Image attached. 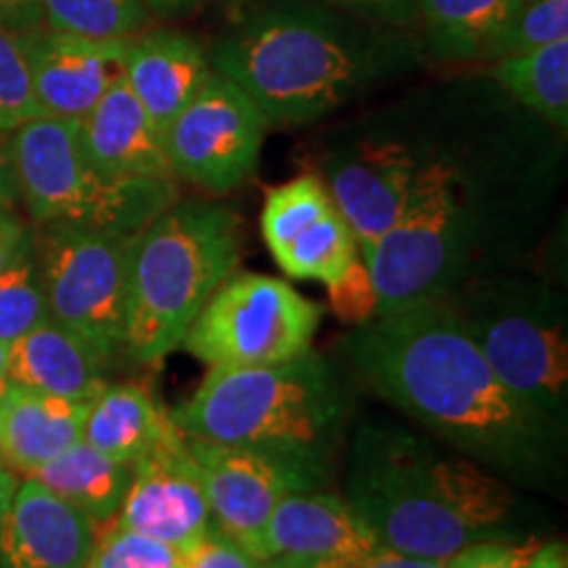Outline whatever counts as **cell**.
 <instances>
[{
	"label": "cell",
	"instance_id": "obj_40",
	"mask_svg": "<svg viewBox=\"0 0 568 568\" xmlns=\"http://www.w3.org/2000/svg\"><path fill=\"white\" fill-rule=\"evenodd\" d=\"M524 568H568V556L564 542H548L539 545V548L531 552Z\"/></svg>",
	"mask_w": 568,
	"mask_h": 568
},
{
	"label": "cell",
	"instance_id": "obj_7",
	"mask_svg": "<svg viewBox=\"0 0 568 568\" xmlns=\"http://www.w3.org/2000/svg\"><path fill=\"white\" fill-rule=\"evenodd\" d=\"M453 314L524 406L568 432V316L548 282L516 268L481 274L445 297Z\"/></svg>",
	"mask_w": 568,
	"mask_h": 568
},
{
	"label": "cell",
	"instance_id": "obj_32",
	"mask_svg": "<svg viewBox=\"0 0 568 568\" xmlns=\"http://www.w3.org/2000/svg\"><path fill=\"white\" fill-rule=\"evenodd\" d=\"M180 568H261V560L240 548L219 527H211L180 552Z\"/></svg>",
	"mask_w": 568,
	"mask_h": 568
},
{
	"label": "cell",
	"instance_id": "obj_14",
	"mask_svg": "<svg viewBox=\"0 0 568 568\" xmlns=\"http://www.w3.org/2000/svg\"><path fill=\"white\" fill-rule=\"evenodd\" d=\"M264 243L290 280H314L337 287L361 261L351 226L316 174L268 190L261 209Z\"/></svg>",
	"mask_w": 568,
	"mask_h": 568
},
{
	"label": "cell",
	"instance_id": "obj_1",
	"mask_svg": "<svg viewBox=\"0 0 568 568\" xmlns=\"http://www.w3.org/2000/svg\"><path fill=\"white\" fill-rule=\"evenodd\" d=\"M343 353L374 395L510 487L564 485L566 435L497 379L445 297L353 326Z\"/></svg>",
	"mask_w": 568,
	"mask_h": 568
},
{
	"label": "cell",
	"instance_id": "obj_4",
	"mask_svg": "<svg viewBox=\"0 0 568 568\" xmlns=\"http://www.w3.org/2000/svg\"><path fill=\"white\" fill-rule=\"evenodd\" d=\"M506 479L389 418H366L347 445L345 500L387 548L447 560L493 539L514 510Z\"/></svg>",
	"mask_w": 568,
	"mask_h": 568
},
{
	"label": "cell",
	"instance_id": "obj_23",
	"mask_svg": "<svg viewBox=\"0 0 568 568\" xmlns=\"http://www.w3.org/2000/svg\"><path fill=\"white\" fill-rule=\"evenodd\" d=\"M172 414L138 385H105L88 406L82 439L113 460L134 466L172 429Z\"/></svg>",
	"mask_w": 568,
	"mask_h": 568
},
{
	"label": "cell",
	"instance_id": "obj_39",
	"mask_svg": "<svg viewBox=\"0 0 568 568\" xmlns=\"http://www.w3.org/2000/svg\"><path fill=\"white\" fill-rule=\"evenodd\" d=\"M19 190L17 176H13L11 153H9V134H0V209H17Z\"/></svg>",
	"mask_w": 568,
	"mask_h": 568
},
{
	"label": "cell",
	"instance_id": "obj_34",
	"mask_svg": "<svg viewBox=\"0 0 568 568\" xmlns=\"http://www.w3.org/2000/svg\"><path fill=\"white\" fill-rule=\"evenodd\" d=\"M329 297L335 314L347 324L358 326L376 316V295L364 261H358V264L353 266V272L347 274L337 287L329 290Z\"/></svg>",
	"mask_w": 568,
	"mask_h": 568
},
{
	"label": "cell",
	"instance_id": "obj_36",
	"mask_svg": "<svg viewBox=\"0 0 568 568\" xmlns=\"http://www.w3.org/2000/svg\"><path fill=\"white\" fill-rule=\"evenodd\" d=\"M34 251V232L17 209H0V274Z\"/></svg>",
	"mask_w": 568,
	"mask_h": 568
},
{
	"label": "cell",
	"instance_id": "obj_20",
	"mask_svg": "<svg viewBox=\"0 0 568 568\" xmlns=\"http://www.w3.org/2000/svg\"><path fill=\"white\" fill-rule=\"evenodd\" d=\"M80 138L98 169L122 180H176L163 134L124 80H116L80 122Z\"/></svg>",
	"mask_w": 568,
	"mask_h": 568
},
{
	"label": "cell",
	"instance_id": "obj_9",
	"mask_svg": "<svg viewBox=\"0 0 568 568\" xmlns=\"http://www.w3.org/2000/svg\"><path fill=\"white\" fill-rule=\"evenodd\" d=\"M132 234L71 224L34 232L48 318L82 337L109 364L124 353L126 266Z\"/></svg>",
	"mask_w": 568,
	"mask_h": 568
},
{
	"label": "cell",
	"instance_id": "obj_15",
	"mask_svg": "<svg viewBox=\"0 0 568 568\" xmlns=\"http://www.w3.org/2000/svg\"><path fill=\"white\" fill-rule=\"evenodd\" d=\"M113 521L180 552L213 527L201 471L176 424L132 466V481Z\"/></svg>",
	"mask_w": 568,
	"mask_h": 568
},
{
	"label": "cell",
	"instance_id": "obj_13",
	"mask_svg": "<svg viewBox=\"0 0 568 568\" xmlns=\"http://www.w3.org/2000/svg\"><path fill=\"white\" fill-rule=\"evenodd\" d=\"M187 437V435H184ZM209 500L213 527L261 564L268 560L266 529L274 508L295 489H314L287 460L245 445L187 437Z\"/></svg>",
	"mask_w": 568,
	"mask_h": 568
},
{
	"label": "cell",
	"instance_id": "obj_41",
	"mask_svg": "<svg viewBox=\"0 0 568 568\" xmlns=\"http://www.w3.org/2000/svg\"><path fill=\"white\" fill-rule=\"evenodd\" d=\"M142 3L155 17H184V13L195 11L201 0H142Z\"/></svg>",
	"mask_w": 568,
	"mask_h": 568
},
{
	"label": "cell",
	"instance_id": "obj_46",
	"mask_svg": "<svg viewBox=\"0 0 568 568\" xmlns=\"http://www.w3.org/2000/svg\"><path fill=\"white\" fill-rule=\"evenodd\" d=\"M224 3H226V6H234V9H240V6H245L247 0H224Z\"/></svg>",
	"mask_w": 568,
	"mask_h": 568
},
{
	"label": "cell",
	"instance_id": "obj_5",
	"mask_svg": "<svg viewBox=\"0 0 568 568\" xmlns=\"http://www.w3.org/2000/svg\"><path fill=\"white\" fill-rule=\"evenodd\" d=\"M169 414L182 435L266 450L316 487L343 445L351 393L332 361L311 347L284 364L209 368Z\"/></svg>",
	"mask_w": 568,
	"mask_h": 568
},
{
	"label": "cell",
	"instance_id": "obj_33",
	"mask_svg": "<svg viewBox=\"0 0 568 568\" xmlns=\"http://www.w3.org/2000/svg\"><path fill=\"white\" fill-rule=\"evenodd\" d=\"M539 542H503V539H481L445 560V568H524Z\"/></svg>",
	"mask_w": 568,
	"mask_h": 568
},
{
	"label": "cell",
	"instance_id": "obj_3",
	"mask_svg": "<svg viewBox=\"0 0 568 568\" xmlns=\"http://www.w3.org/2000/svg\"><path fill=\"white\" fill-rule=\"evenodd\" d=\"M403 32L324 3L268 0L240 6L209 55L268 124H314L410 67Z\"/></svg>",
	"mask_w": 568,
	"mask_h": 568
},
{
	"label": "cell",
	"instance_id": "obj_18",
	"mask_svg": "<svg viewBox=\"0 0 568 568\" xmlns=\"http://www.w3.org/2000/svg\"><path fill=\"white\" fill-rule=\"evenodd\" d=\"M379 545L368 524L343 495L314 489L284 495L266 529L268 558H343L358 564Z\"/></svg>",
	"mask_w": 568,
	"mask_h": 568
},
{
	"label": "cell",
	"instance_id": "obj_19",
	"mask_svg": "<svg viewBox=\"0 0 568 568\" xmlns=\"http://www.w3.org/2000/svg\"><path fill=\"white\" fill-rule=\"evenodd\" d=\"M211 74L209 51L187 32H140L126 45L122 80L161 134L203 90Z\"/></svg>",
	"mask_w": 568,
	"mask_h": 568
},
{
	"label": "cell",
	"instance_id": "obj_11",
	"mask_svg": "<svg viewBox=\"0 0 568 568\" xmlns=\"http://www.w3.org/2000/svg\"><path fill=\"white\" fill-rule=\"evenodd\" d=\"M268 122L224 74L213 71L203 90L163 130L172 174L205 193L224 195L258 166Z\"/></svg>",
	"mask_w": 568,
	"mask_h": 568
},
{
	"label": "cell",
	"instance_id": "obj_45",
	"mask_svg": "<svg viewBox=\"0 0 568 568\" xmlns=\"http://www.w3.org/2000/svg\"><path fill=\"white\" fill-rule=\"evenodd\" d=\"M9 387V345L0 343V393Z\"/></svg>",
	"mask_w": 568,
	"mask_h": 568
},
{
	"label": "cell",
	"instance_id": "obj_6",
	"mask_svg": "<svg viewBox=\"0 0 568 568\" xmlns=\"http://www.w3.org/2000/svg\"><path fill=\"white\" fill-rule=\"evenodd\" d=\"M240 264V222L222 203L174 201L130 243L124 353L161 364Z\"/></svg>",
	"mask_w": 568,
	"mask_h": 568
},
{
	"label": "cell",
	"instance_id": "obj_17",
	"mask_svg": "<svg viewBox=\"0 0 568 568\" xmlns=\"http://www.w3.org/2000/svg\"><path fill=\"white\" fill-rule=\"evenodd\" d=\"M95 531L88 514L27 477L0 527V568H84Z\"/></svg>",
	"mask_w": 568,
	"mask_h": 568
},
{
	"label": "cell",
	"instance_id": "obj_8",
	"mask_svg": "<svg viewBox=\"0 0 568 568\" xmlns=\"http://www.w3.org/2000/svg\"><path fill=\"white\" fill-rule=\"evenodd\" d=\"M19 201L34 224L90 226L138 234L180 201L176 180H122L101 172L84 151L80 122L38 116L9 132Z\"/></svg>",
	"mask_w": 568,
	"mask_h": 568
},
{
	"label": "cell",
	"instance_id": "obj_38",
	"mask_svg": "<svg viewBox=\"0 0 568 568\" xmlns=\"http://www.w3.org/2000/svg\"><path fill=\"white\" fill-rule=\"evenodd\" d=\"M361 568H445V560H429V558H416L406 556V552L379 545L372 556L358 560Z\"/></svg>",
	"mask_w": 568,
	"mask_h": 568
},
{
	"label": "cell",
	"instance_id": "obj_27",
	"mask_svg": "<svg viewBox=\"0 0 568 568\" xmlns=\"http://www.w3.org/2000/svg\"><path fill=\"white\" fill-rule=\"evenodd\" d=\"M42 21L90 40H132L148 27L151 11L142 0H42Z\"/></svg>",
	"mask_w": 568,
	"mask_h": 568
},
{
	"label": "cell",
	"instance_id": "obj_44",
	"mask_svg": "<svg viewBox=\"0 0 568 568\" xmlns=\"http://www.w3.org/2000/svg\"><path fill=\"white\" fill-rule=\"evenodd\" d=\"M308 568H361V566L343 558H318V560H308Z\"/></svg>",
	"mask_w": 568,
	"mask_h": 568
},
{
	"label": "cell",
	"instance_id": "obj_43",
	"mask_svg": "<svg viewBox=\"0 0 568 568\" xmlns=\"http://www.w3.org/2000/svg\"><path fill=\"white\" fill-rule=\"evenodd\" d=\"M261 568H308V560L301 558H284V556H274L261 564Z\"/></svg>",
	"mask_w": 568,
	"mask_h": 568
},
{
	"label": "cell",
	"instance_id": "obj_21",
	"mask_svg": "<svg viewBox=\"0 0 568 568\" xmlns=\"http://www.w3.org/2000/svg\"><path fill=\"white\" fill-rule=\"evenodd\" d=\"M105 366L82 337L51 318L9 345V382L77 403L101 395Z\"/></svg>",
	"mask_w": 568,
	"mask_h": 568
},
{
	"label": "cell",
	"instance_id": "obj_2",
	"mask_svg": "<svg viewBox=\"0 0 568 568\" xmlns=\"http://www.w3.org/2000/svg\"><path fill=\"white\" fill-rule=\"evenodd\" d=\"M418 172L400 219L361 251L376 314L439 301L481 274L516 268L537 224V159L506 140L416 130Z\"/></svg>",
	"mask_w": 568,
	"mask_h": 568
},
{
	"label": "cell",
	"instance_id": "obj_35",
	"mask_svg": "<svg viewBox=\"0 0 568 568\" xmlns=\"http://www.w3.org/2000/svg\"><path fill=\"white\" fill-rule=\"evenodd\" d=\"M318 3L366 21H376V24L395 27V30L416 27V0H318Z\"/></svg>",
	"mask_w": 568,
	"mask_h": 568
},
{
	"label": "cell",
	"instance_id": "obj_37",
	"mask_svg": "<svg viewBox=\"0 0 568 568\" xmlns=\"http://www.w3.org/2000/svg\"><path fill=\"white\" fill-rule=\"evenodd\" d=\"M42 21V0H0V27L9 32H27Z\"/></svg>",
	"mask_w": 568,
	"mask_h": 568
},
{
	"label": "cell",
	"instance_id": "obj_29",
	"mask_svg": "<svg viewBox=\"0 0 568 568\" xmlns=\"http://www.w3.org/2000/svg\"><path fill=\"white\" fill-rule=\"evenodd\" d=\"M84 568H180V550L111 521L95 531Z\"/></svg>",
	"mask_w": 568,
	"mask_h": 568
},
{
	"label": "cell",
	"instance_id": "obj_28",
	"mask_svg": "<svg viewBox=\"0 0 568 568\" xmlns=\"http://www.w3.org/2000/svg\"><path fill=\"white\" fill-rule=\"evenodd\" d=\"M42 322H48V305L32 251L0 274V343L11 345Z\"/></svg>",
	"mask_w": 568,
	"mask_h": 568
},
{
	"label": "cell",
	"instance_id": "obj_25",
	"mask_svg": "<svg viewBox=\"0 0 568 568\" xmlns=\"http://www.w3.org/2000/svg\"><path fill=\"white\" fill-rule=\"evenodd\" d=\"M30 477L88 514L92 524L101 529L111 524L122 508L126 487L132 481V466L109 458L80 439L34 468Z\"/></svg>",
	"mask_w": 568,
	"mask_h": 568
},
{
	"label": "cell",
	"instance_id": "obj_31",
	"mask_svg": "<svg viewBox=\"0 0 568 568\" xmlns=\"http://www.w3.org/2000/svg\"><path fill=\"white\" fill-rule=\"evenodd\" d=\"M568 38V0H521L493 45L489 61Z\"/></svg>",
	"mask_w": 568,
	"mask_h": 568
},
{
	"label": "cell",
	"instance_id": "obj_12",
	"mask_svg": "<svg viewBox=\"0 0 568 568\" xmlns=\"http://www.w3.org/2000/svg\"><path fill=\"white\" fill-rule=\"evenodd\" d=\"M418 161L416 130H355L322 155L326 193L366 251L400 219L414 187Z\"/></svg>",
	"mask_w": 568,
	"mask_h": 568
},
{
	"label": "cell",
	"instance_id": "obj_42",
	"mask_svg": "<svg viewBox=\"0 0 568 568\" xmlns=\"http://www.w3.org/2000/svg\"><path fill=\"white\" fill-rule=\"evenodd\" d=\"M19 479L13 471H6L3 466H0V527H3V518H6V510H9V503L13 497V489H17Z\"/></svg>",
	"mask_w": 568,
	"mask_h": 568
},
{
	"label": "cell",
	"instance_id": "obj_22",
	"mask_svg": "<svg viewBox=\"0 0 568 568\" xmlns=\"http://www.w3.org/2000/svg\"><path fill=\"white\" fill-rule=\"evenodd\" d=\"M88 406L9 382L0 393V458L30 477L45 460L80 443Z\"/></svg>",
	"mask_w": 568,
	"mask_h": 568
},
{
	"label": "cell",
	"instance_id": "obj_30",
	"mask_svg": "<svg viewBox=\"0 0 568 568\" xmlns=\"http://www.w3.org/2000/svg\"><path fill=\"white\" fill-rule=\"evenodd\" d=\"M38 116L42 113L19 34L0 27V134H9Z\"/></svg>",
	"mask_w": 568,
	"mask_h": 568
},
{
	"label": "cell",
	"instance_id": "obj_16",
	"mask_svg": "<svg viewBox=\"0 0 568 568\" xmlns=\"http://www.w3.org/2000/svg\"><path fill=\"white\" fill-rule=\"evenodd\" d=\"M42 116L82 122L122 80L130 40H90L40 24L19 34Z\"/></svg>",
	"mask_w": 568,
	"mask_h": 568
},
{
	"label": "cell",
	"instance_id": "obj_26",
	"mask_svg": "<svg viewBox=\"0 0 568 568\" xmlns=\"http://www.w3.org/2000/svg\"><path fill=\"white\" fill-rule=\"evenodd\" d=\"M493 80L510 101L556 132L568 126V38L493 59Z\"/></svg>",
	"mask_w": 568,
	"mask_h": 568
},
{
	"label": "cell",
	"instance_id": "obj_24",
	"mask_svg": "<svg viewBox=\"0 0 568 568\" xmlns=\"http://www.w3.org/2000/svg\"><path fill=\"white\" fill-rule=\"evenodd\" d=\"M521 0H416V27L432 55L489 61Z\"/></svg>",
	"mask_w": 568,
	"mask_h": 568
},
{
	"label": "cell",
	"instance_id": "obj_10",
	"mask_svg": "<svg viewBox=\"0 0 568 568\" xmlns=\"http://www.w3.org/2000/svg\"><path fill=\"white\" fill-rule=\"evenodd\" d=\"M322 305L293 284L234 272L219 284L182 339L209 368L272 366L314 347Z\"/></svg>",
	"mask_w": 568,
	"mask_h": 568
}]
</instances>
